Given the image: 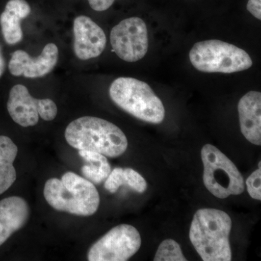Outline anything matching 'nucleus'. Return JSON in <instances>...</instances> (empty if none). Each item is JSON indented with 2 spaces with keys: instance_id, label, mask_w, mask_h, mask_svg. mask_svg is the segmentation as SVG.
Returning <instances> with one entry per match:
<instances>
[{
  "instance_id": "f257e3e1",
  "label": "nucleus",
  "mask_w": 261,
  "mask_h": 261,
  "mask_svg": "<svg viewBox=\"0 0 261 261\" xmlns=\"http://www.w3.org/2000/svg\"><path fill=\"white\" fill-rule=\"evenodd\" d=\"M65 138L73 148L112 159L121 156L128 147V140L121 128L97 117H81L72 121L65 128Z\"/></svg>"
},
{
  "instance_id": "f03ea898",
  "label": "nucleus",
  "mask_w": 261,
  "mask_h": 261,
  "mask_svg": "<svg viewBox=\"0 0 261 261\" xmlns=\"http://www.w3.org/2000/svg\"><path fill=\"white\" fill-rule=\"evenodd\" d=\"M231 219L224 211L203 208L195 213L190 230V241L204 261H230Z\"/></svg>"
},
{
  "instance_id": "7ed1b4c3",
  "label": "nucleus",
  "mask_w": 261,
  "mask_h": 261,
  "mask_svg": "<svg viewBox=\"0 0 261 261\" xmlns=\"http://www.w3.org/2000/svg\"><path fill=\"white\" fill-rule=\"evenodd\" d=\"M44 196L47 203L56 211L79 216H92L100 202L94 184L71 171L64 173L61 179H48Z\"/></svg>"
},
{
  "instance_id": "20e7f679",
  "label": "nucleus",
  "mask_w": 261,
  "mask_h": 261,
  "mask_svg": "<svg viewBox=\"0 0 261 261\" xmlns=\"http://www.w3.org/2000/svg\"><path fill=\"white\" fill-rule=\"evenodd\" d=\"M109 94L118 107L141 121L159 124L164 120L166 111L162 101L145 82L120 77L111 84Z\"/></svg>"
},
{
  "instance_id": "39448f33",
  "label": "nucleus",
  "mask_w": 261,
  "mask_h": 261,
  "mask_svg": "<svg viewBox=\"0 0 261 261\" xmlns=\"http://www.w3.org/2000/svg\"><path fill=\"white\" fill-rule=\"evenodd\" d=\"M189 56L196 69L204 73H236L252 65L251 58L244 49L216 39L196 43Z\"/></svg>"
},
{
  "instance_id": "423d86ee",
  "label": "nucleus",
  "mask_w": 261,
  "mask_h": 261,
  "mask_svg": "<svg viewBox=\"0 0 261 261\" xmlns=\"http://www.w3.org/2000/svg\"><path fill=\"white\" fill-rule=\"evenodd\" d=\"M201 157L204 166V185L212 195L225 199L243 193V176L232 161L219 149L207 144L201 150Z\"/></svg>"
},
{
  "instance_id": "0eeeda50",
  "label": "nucleus",
  "mask_w": 261,
  "mask_h": 261,
  "mask_svg": "<svg viewBox=\"0 0 261 261\" xmlns=\"http://www.w3.org/2000/svg\"><path fill=\"white\" fill-rule=\"evenodd\" d=\"M142 240L138 230L121 224L110 230L89 249V261H126L140 250Z\"/></svg>"
},
{
  "instance_id": "6e6552de",
  "label": "nucleus",
  "mask_w": 261,
  "mask_h": 261,
  "mask_svg": "<svg viewBox=\"0 0 261 261\" xmlns=\"http://www.w3.org/2000/svg\"><path fill=\"white\" fill-rule=\"evenodd\" d=\"M7 108L12 119L23 127L34 126L39 117L46 121L56 118L58 107L50 99H36L22 84L15 85L10 90Z\"/></svg>"
},
{
  "instance_id": "1a4fd4ad",
  "label": "nucleus",
  "mask_w": 261,
  "mask_h": 261,
  "mask_svg": "<svg viewBox=\"0 0 261 261\" xmlns=\"http://www.w3.org/2000/svg\"><path fill=\"white\" fill-rule=\"evenodd\" d=\"M113 51L121 60L134 63L142 59L148 51L147 25L137 17L124 19L111 32Z\"/></svg>"
},
{
  "instance_id": "9d476101",
  "label": "nucleus",
  "mask_w": 261,
  "mask_h": 261,
  "mask_svg": "<svg viewBox=\"0 0 261 261\" xmlns=\"http://www.w3.org/2000/svg\"><path fill=\"white\" fill-rule=\"evenodd\" d=\"M59 50L56 44L49 43L40 56L32 58L27 51L16 50L12 54L8 65L10 73L14 76L40 78L50 73L58 63Z\"/></svg>"
},
{
  "instance_id": "9b49d317",
  "label": "nucleus",
  "mask_w": 261,
  "mask_h": 261,
  "mask_svg": "<svg viewBox=\"0 0 261 261\" xmlns=\"http://www.w3.org/2000/svg\"><path fill=\"white\" fill-rule=\"evenodd\" d=\"M75 56L82 61L97 58L107 44L106 34L100 27L89 17L80 15L73 21Z\"/></svg>"
},
{
  "instance_id": "f8f14e48",
  "label": "nucleus",
  "mask_w": 261,
  "mask_h": 261,
  "mask_svg": "<svg viewBox=\"0 0 261 261\" xmlns=\"http://www.w3.org/2000/svg\"><path fill=\"white\" fill-rule=\"evenodd\" d=\"M30 207L27 200L12 196L0 201V246L27 224Z\"/></svg>"
},
{
  "instance_id": "ddd939ff",
  "label": "nucleus",
  "mask_w": 261,
  "mask_h": 261,
  "mask_svg": "<svg viewBox=\"0 0 261 261\" xmlns=\"http://www.w3.org/2000/svg\"><path fill=\"white\" fill-rule=\"evenodd\" d=\"M240 128L244 137L253 145H261V93L251 91L238 104Z\"/></svg>"
},
{
  "instance_id": "4468645a",
  "label": "nucleus",
  "mask_w": 261,
  "mask_h": 261,
  "mask_svg": "<svg viewBox=\"0 0 261 261\" xmlns=\"http://www.w3.org/2000/svg\"><path fill=\"white\" fill-rule=\"evenodd\" d=\"M30 5L25 0H10L0 15V25L5 42L10 45L23 39L20 20L30 15Z\"/></svg>"
},
{
  "instance_id": "2eb2a0df",
  "label": "nucleus",
  "mask_w": 261,
  "mask_h": 261,
  "mask_svg": "<svg viewBox=\"0 0 261 261\" xmlns=\"http://www.w3.org/2000/svg\"><path fill=\"white\" fill-rule=\"evenodd\" d=\"M18 149L10 137L0 136V195L6 192L16 180L13 163Z\"/></svg>"
},
{
  "instance_id": "dca6fc26",
  "label": "nucleus",
  "mask_w": 261,
  "mask_h": 261,
  "mask_svg": "<svg viewBox=\"0 0 261 261\" xmlns=\"http://www.w3.org/2000/svg\"><path fill=\"white\" fill-rule=\"evenodd\" d=\"M123 185L140 194L144 193L147 189V181L137 171L130 168H114L105 181V188L114 194Z\"/></svg>"
},
{
  "instance_id": "f3484780",
  "label": "nucleus",
  "mask_w": 261,
  "mask_h": 261,
  "mask_svg": "<svg viewBox=\"0 0 261 261\" xmlns=\"http://www.w3.org/2000/svg\"><path fill=\"white\" fill-rule=\"evenodd\" d=\"M79 154L87 163L82 168L84 177L97 185L106 181L111 172V166L106 156L88 150H80Z\"/></svg>"
},
{
  "instance_id": "a211bd4d",
  "label": "nucleus",
  "mask_w": 261,
  "mask_h": 261,
  "mask_svg": "<svg viewBox=\"0 0 261 261\" xmlns=\"http://www.w3.org/2000/svg\"><path fill=\"white\" fill-rule=\"evenodd\" d=\"M154 261H187L184 256L181 247L173 240H164L159 245L156 252Z\"/></svg>"
},
{
  "instance_id": "6ab92c4d",
  "label": "nucleus",
  "mask_w": 261,
  "mask_h": 261,
  "mask_svg": "<svg viewBox=\"0 0 261 261\" xmlns=\"http://www.w3.org/2000/svg\"><path fill=\"white\" fill-rule=\"evenodd\" d=\"M247 192L252 198L261 200V168L249 176L246 181Z\"/></svg>"
},
{
  "instance_id": "aec40b11",
  "label": "nucleus",
  "mask_w": 261,
  "mask_h": 261,
  "mask_svg": "<svg viewBox=\"0 0 261 261\" xmlns=\"http://www.w3.org/2000/svg\"><path fill=\"white\" fill-rule=\"evenodd\" d=\"M91 8L97 12L107 10L112 6L115 0H88Z\"/></svg>"
},
{
  "instance_id": "412c9836",
  "label": "nucleus",
  "mask_w": 261,
  "mask_h": 261,
  "mask_svg": "<svg viewBox=\"0 0 261 261\" xmlns=\"http://www.w3.org/2000/svg\"><path fill=\"white\" fill-rule=\"evenodd\" d=\"M261 0H248L247 9L255 18L261 20Z\"/></svg>"
},
{
  "instance_id": "4be33fe9",
  "label": "nucleus",
  "mask_w": 261,
  "mask_h": 261,
  "mask_svg": "<svg viewBox=\"0 0 261 261\" xmlns=\"http://www.w3.org/2000/svg\"><path fill=\"white\" fill-rule=\"evenodd\" d=\"M5 69V61L2 54L1 47H0V77L3 75Z\"/></svg>"
}]
</instances>
